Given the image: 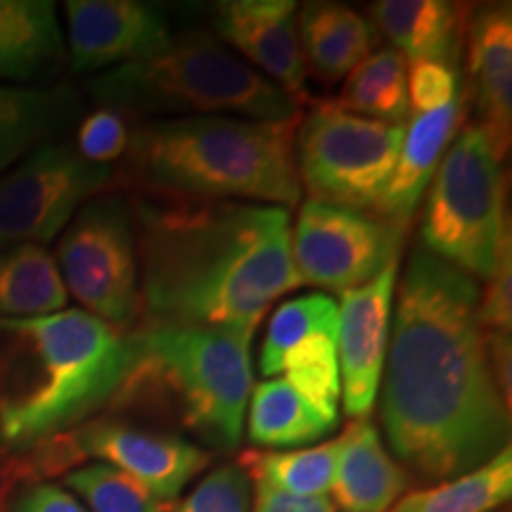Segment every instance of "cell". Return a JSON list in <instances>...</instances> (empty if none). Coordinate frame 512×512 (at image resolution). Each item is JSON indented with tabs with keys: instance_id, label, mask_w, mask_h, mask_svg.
<instances>
[{
	"instance_id": "cell-1",
	"label": "cell",
	"mask_w": 512,
	"mask_h": 512,
	"mask_svg": "<svg viewBox=\"0 0 512 512\" xmlns=\"http://www.w3.org/2000/svg\"><path fill=\"white\" fill-rule=\"evenodd\" d=\"M394 299L382 427L401 467L446 482L510 446V403L498 392L477 323L479 287L472 275L415 249Z\"/></svg>"
},
{
	"instance_id": "cell-2",
	"label": "cell",
	"mask_w": 512,
	"mask_h": 512,
	"mask_svg": "<svg viewBox=\"0 0 512 512\" xmlns=\"http://www.w3.org/2000/svg\"><path fill=\"white\" fill-rule=\"evenodd\" d=\"M136 228L140 318L256 330L297 290L290 209L126 195Z\"/></svg>"
},
{
	"instance_id": "cell-3",
	"label": "cell",
	"mask_w": 512,
	"mask_h": 512,
	"mask_svg": "<svg viewBox=\"0 0 512 512\" xmlns=\"http://www.w3.org/2000/svg\"><path fill=\"white\" fill-rule=\"evenodd\" d=\"M297 119L174 117L133 121L117 190L171 202H249L292 209L302 200Z\"/></svg>"
},
{
	"instance_id": "cell-4",
	"label": "cell",
	"mask_w": 512,
	"mask_h": 512,
	"mask_svg": "<svg viewBox=\"0 0 512 512\" xmlns=\"http://www.w3.org/2000/svg\"><path fill=\"white\" fill-rule=\"evenodd\" d=\"M128 363L124 332L83 309L0 320V448L34 451L98 418Z\"/></svg>"
},
{
	"instance_id": "cell-5",
	"label": "cell",
	"mask_w": 512,
	"mask_h": 512,
	"mask_svg": "<svg viewBox=\"0 0 512 512\" xmlns=\"http://www.w3.org/2000/svg\"><path fill=\"white\" fill-rule=\"evenodd\" d=\"M254 332L138 318L124 332L131 363L110 408L164 413L207 446L233 451L254 389Z\"/></svg>"
},
{
	"instance_id": "cell-6",
	"label": "cell",
	"mask_w": 512,
	"mask_h": 512,
	"mask_svg": "<svg viewBox=\"0 0 512 512\" xmlns=\"http://www.w3.org/2000/svg\"><path fill=\"white\" fill-rule=\"evenodd\" d=\"M86 93L131 124L174 117H302L297 100L207 31H185L150 60L91 76Z\"/></svg>"
},
{
	"instance_id": "cell-7",
	"label": "cell",
	"mask_w": 512,
	"mask_h": 512,
	"mask_svg": "<svg viewBox=\"0 0 512 512\" xmlns=\"http://www.w3.org/2000/svg\"><path fill=\"white\" fill-rule=\"evenodd\" d=\"M503 171L479 126H463L441 159L420 219V242L472 278H491L512 245Z\"/></svg>"
},
{
	"instance_id": "cell-8",
	"label": "cell",
	"mask_w": 512,
	"mask_h": 512,
	"mask_svg": "<svg viewBox=\"0 0 512 512\" xmlns=\"http://www.w3.org/2000/svg\"><path fill=\"white\" fill-rule=\"evenodd\" d=\"M401 140L399 124L356 117L332 102H311L294 136L302 190L311 202L370 214L392 176Z\"/></svg>"
},
{
	"instance_id": "cell-9",
	"label": "cell",
	"mask_w": 512,
	"mask_h": 512,
	"mask_svg": "<svg viewBox=\"0 0 512 512\" xmlns=\"http://www.w3.org/2000/svg\"><path fill=\"white\" fill-rule=\"evenodd\" d=\"M55 264L64 290L91 316L126 332L140 318L136 228L128 197L102 192L76 211L60 233Z\"/></svg>"
},
{
	"instance_id": "cell-10",
	"label": "cell",
	"mask_w": 512,
	"mask_h": 512,
	"mask_svg": "<svg viewBox=\"0 0 512 512\" xmlns=\"http://www.w3.org/2000/svg\"><path fill=\"white\" fill-rule=\"evenodd\" d=\"M117 190L114 166L91 164L72 143L38 147L0 174V249L53 242L83 204Z\"/></svg>"
},
{
	"instance_id": "cell-11",
	"label": "cell",
	"mask_w": 512,
	"mask_h": 512,
	"mask_svg": "<svg viewBox=\"0 0 512 512\" xmlns=\"http://www.w3.org/2000/svg\"><path fill=\"white\" fill-rule=\"evenodd\" d=\"M406 233L366 211L306 200L290 240L299 285L347 292L401 259Z\"/></svg>"
},
{
	"instance_id": "cell-12",
	"label": "cell",
	"mask_w": 512,
	"mask_h": 512,
	"mask_svg": "<svg viewBox=\"0 0 512 512\" xmlns=\"http://www.w3.org/2000/svg\"><path fill=\"white\" fill-rule=\"evenodd\" d=\"M76 458L112 465L143 484L159 503H174L178 494L214 460V453L171 432H155L124 420L93 418L67 432Z\"/></svg>"
},
{
	"instance_id": "cell-13",
	"label": "cell",
	"mask_w": 512,
	"mask_h": 512,
	"mask_svg": "<svg viewBox=\"0 0 512 512\" xmlns=\"http://www.w3.org/2000/svg\"><path fill=\"white\" fill-rule=\"evenodd\" d=\"M64 15L67 64L81 76L150 60L174 38L164 12L140 0H67Z\"/></svg>"
},
{
	"instance_id": "cell-14",
	"label": "cell",
	"mask_w": 512,
	"mask_h": 512,
	"mask_svg": "<svg viewBox=\"0 0 512 512\" xmlns=\"http://www.w3.org/2000/svg\"><path fill=\"white\" fill-rule=\"evenodd\" d=\"M399 261H392L370 283L342 292L339 299L335 342L344 411L349 418H368L380 392L389 332H392Z\"/></svg>"
},
{
	"instance_id": "cell-15",
	"label": "cell",
	"mask_w": 512,
	"mask_h": 512,
	"mask_svg": "<svg viewBox=\"0 0 512 512\" xmlns=\"http://www.w3.org/2000/svg\"><path fill=\"white\" fill-rule=\"evenodd\" d=\"M214 29L223 46L238 50L292 100L313 102L292 0H226L216 8Z\"/></svg>"
},
{
	"instance_id": "cell-16",
	"label": "cell",
	"mask_w": 512,
	"mask_h": 512,
	"mask_svg": "<svg viewBox=\"0 0 512 512\" xmlns=\"http://www.w3.org/2000/svg\"><path fill=\"white\" fill-rule=\"evenodd\" d=\"M463 48L467 53L470 93L479 112V128L491 140L496 157H508L512 143V8L489 3L470 8Z\"/></svg>"
},
{
	"instance_id": "cell-17",
	"label": "cell",
	"mask_w": 512,
	"mask_h": 512,
	"mask_svg": "<svg viewBox=\"0 0 512 512\" xmlns=\"http://www.w3.org/2000/svg\"><path fill=\"white\" fill-rule=\"evenodd\" d=\"M467 100H470L467 93L460 91L456 100L439 110L413 114L411 124L403 128L399 157H396L392 176L375 204L373 216L408 233L422 195L430 188L453 138L463 128Z\"/></svg>"
},
{
	"instance_id": "cell-18",
	"label": "cell",
	"mask_w": 512,
	"mask_h": 512,
	"mask_svg": "<svg viewBox=\"0 0 512 512\" xmlns=\"http://www.w3.org/2000/svg\"><path fill=\"white\" fill-rule=\"evenodd\" d=\"M81 117L83 98L72 83H0V174L38 147L64 143Z\"/></svg>"
},
{
	"instance_id": "cell-19",
	"label": "cell",
	"mask_w": 512,
	"mask_h": 512,
	"mask_svg": "<svg viewBox=\"0 0 512 512\" xmlns=\"http://www.w3.org/2000/svg\"><path fill=\"white\" fill-rule=\"evenodd\" d=\"M67 64L53 0H0V81L48 86Z\"/></svg>"
},
{
	"instance_id": "cell-20",
	"label": "cell",
	"mask_w": 512,
	"mask_h": 512,
	"mask_svg": "<svg viewBox=\"0 0 512 512\" xmlns=\"http://www.w3.org/2000/svg\"><path fill=\"white\" fill-rule=\"evenodd\" d=\"M411 477L382 444L370 420H356L339 434L332 505L344 512H389L406 494Z\"/></svg>"
},
{
	"instance_id": "cell-21",
	"label": "cell",
	"mask_w": 512,
	"mask_h": 512,
	"mask_svg": "<svg viewBox=\"0 0 512 512\" xmlns=\"http://www.w3.org/2000/svg\"><path fill=\"white\" fill-rule=\"evenodd\" d=\"M470 8L446 0H380L370 8V17L403 60L458 69Z\"/></svg>"
},
{
	"instance_id": "cell-22",
	"label": "cell",
	"mask_w": 512,
	"mask_h": 512,
	"mask_svg": "<svg viewBox=\"0 0 512 512\" xmlns=\"http://www.w3.org/2000/svg\"><path fill=\"white\" fill-rule=\"evenodd\" d=\"M297 34L306 74L325 86L347 79L375 43L370 19L342 3H306L299 10Z\"/></svg>"
},
{
	"instance_id": "cell-23",
	"label": "cell",
	"mask_w": 512,
	"mask_h": 512,
	"mask_svg": "<svg viewBox=\"0 0 512 512\" xmlns=\"http://www.w3.org/2000/svg\"><path fill=\"white\" fill-rule=\"evenodd\" d=\"M335 430L309 401H304L283 377L259 382L247 403L249 441L268 451L302 448Z\"/></svg>"
},
{
	"instance_id": "cell-24",
	"label": "cell",
	"mask_w": 512,
	"mask_h": 512,
	"mask_svg": "<svg viewBox=\"0 0 512 512\" xmlns=\"http://www.w3.org/2000/svg\"><path fill=\"white\" fill-rule=\"evenodd\" d=\"M67 302L55 256L46 247L0 249V320L50 316L67 309Z\"/></svg>"
},
{
	"instance_id": "cell-25",
	"label": "cell",
	"mask_w": 512,
	"mask_h": 512,
	"mask_svg": "<svg viewBox=\"0 0 512 512\" xmlns=\"http://www.w3.org/2000/svg\"><path fill=\"white\" fill-rule=\"evenodd\" d=\"M512 496V451L430 489L403 494L389 512H498Z\"/></svg>"
},
{
	"instance_id": "cell-26",
	"label": "cell",
	"mask_w": 512,
	"mask_h": 512,
	"mask_svg": "<svg viewBox=\"0 0 512 512\" xmlns=\"http://www.w3.org/2000/svg\"><path fill=\"white\" fill-rule=\"evenodd\" d=\"M406 76V60L394 48H382L370 53L344 79L342 91L332 105L356 117L401 126L411 114Z\"/></svg>"
},
{
	"instance_id": "cell-27",
	"label": "cell",
	"mask_w": 512,
	"mask_h": 512,
	"mask_svg": "<svg viewBox=\"0 0 512 512\" xmlns=\"http://www.w3.org/2000/svg\"><path fill=\"white\" fill-rule=\"evenodd\" d=\"M339 437L318 446L292 448V451H259L247 448L238 465L252 484H264L292 496H325L337 470Z\"/></svg>"
},
{
	"instance_id": "cell-28",
	"label": "cell",
	"mask_w": 512,
	"mask_h": 512,
	"mask_svg": "<svg viewBox=\"0 0 512 512\" xmlns=\"http://www.w3.org/2000/svg\"><path fill=\"white\" fill-rule=\"evenodd\" d=\"M311 335L337 339V304L325 292L287 299L271 313L259 351V373L268 380L278 375L287 351Z\"/></svg>"
},
{
	"instance_id": "cell-29",
	"label": "cell",
	"mask_w": 512,
	"mask_h": 512,
	"mask_svg": "<svg viewBox=\"0 0 512 512\" xmlns=\"http://www.w3.org/2000/svg\"><path fill=\"white\" fill-rule=\"evenodd\" d=\"M283 380L309 401L330 425L337 427L342 377H339L337 342L328 335H311L294 344L283 358Z\"/></svg>"
},
{
	"instance_id": "cell-30",
	"label": "cell",
	"mask_w": 512,
	"mask_h": 512,
	"mask_svg": "<svg viewBox=\"0 0 512 512\" xmlns=\"http://www.w3.org/2000/svg\"><path fill=\"white\" fill-rule=\"evenodd\" d=\"M69 491L83 498L88 512H164L143 484L105 463H83L64 475Z\"/></svg>"
},
{
	"instance_id": "cell-31",
	"label": "cell",
	"mask_w": 512,
	"mask_h": 512,
	"mask_svg": "<svg viewBox=\"0 0 512 512\" xmlns=\"http://www.w3.org/2000/svg\"><path fill=\"white\" fill-rule=\"evenodd\" d=\"M164 512H252V479L238 463L219 465Z\"/></svg>"
},
{
	"instance_id": "cell-32",
	"label": "cell",
	"mask_w": 512,
	"mask_h": 512,
	"mask_svg": "<svg viewBox=\"0 0 512 512\" xmlns=\"http://www.w3.org/2000/svg\"><path fill=\"white\" fill-rule=\"evenodd\" d=\"M128 138H131V121L114 107L98 105L91 112H83L76 124L74 150L86 162L112 166L124 159Z\"/></svg>"
},
{
	"instance_id": "cell-33",
	"label": "cell",
	"mask_w": 512,
	"mask_h": 512,
	"mask_svg": "<svg viewBox=\"0 0 512 512\" xmlns=\"http://www.w3.org/2000/svg\"><path fill=\"white\" fill-rule=\"evenodd\" d=\"M408 105L415 114L439 110L460 95L458 69L439 62H413L406 76Z\"/></svg>"
},
{
	"instance_id": "cell-34",
	"label": "cell",
	"mask_w": 512,
	"mask_h": 512,
	"mask_svg": "<svg viewBox=\"0 0 512 512\" xmlns=\"http://www.w3.org/2000/svg\"><path fill=\"white\" fill-rule=\"evenodd\" d=\"M477 323L482 330L510 332L512 328V245L505 247L496 271L479 290Z\"/></svg>"
},
{
	"instance_id": "cell-35",
	"label": "cell",
	"mask_w": 512,
	"mask_h": 512,
	"mask_svg": "<svg viewBox=\"0 0 512 512\" xmlns=\"http://www.w3.org/2000/svg\"><path fill=\"white\" fill-rule=\"evenodd\" d=\"M48 477L50 472L46 460H43L38 448L27 453H3L0 456V512L8 510L12 496L22 486L46 482Z\"/></svg>"
},
{
	"instance_id": "cell-36",
	"label": "cell",
	"mask_w": 512,
	"mask_h": 512,
	"mask_svg": "<svg viewBox=\"0 0 512 512\" xmlns=\"http://www.w3.org/2000/svg\"><path fill=\"white\" fill-rule=\"evenodd\" d=\"M5 512H88L72 491L60 484L36 482L22 486Z\"/></svg>"
},
{
	"instance_id": "cell-37",
	"label": "cell",
	"mask_w": 512,
	"mask_h": 512,
	"mask_svg": "<svg viewBox=\"0 0 512 512\" xmlns=\"http://www.w3.org/2000/svg\"><path fill=\"white\" fill-rule=\"evenodd\" d=\"M252 512H335L328 496H292L271 486L254 484Z\"/></svg>"
},
{
	"instance_id": "cell-38",
	"label": "cell",
	"mask_w": 512,
	"mask_h": 512,
	"mask_svg": "<svg viewBox=\"0 0 512 512\" xmlns=\"http://www.w3.org/2000/svg\"><path fill=\"white\" fill-rule=\"evenodd\" d=\"M484 349L498 392L512 406V337L503 330H484Z\"/></svg>"
},
{
	"instance_id": "cell-39",
	"label": "cell",
	"mask_w": 512,
	"mask_h": 512,
	"mask_svg": "<svg viewBox=\"0 0 512 512\" xmlns=\"http://www.w3.org/2000/svg\"><path fill=\"white\" fill-rule=\"evenodd\" d=\"M3 453H8V451H5V448H0V456H3Z\"/></svg>"
}]
</instances>
